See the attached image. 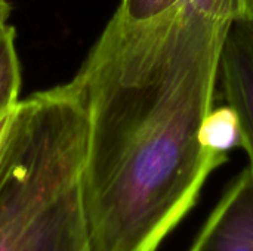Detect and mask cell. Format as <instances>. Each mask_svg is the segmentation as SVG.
<instances>
[{"mask_svg": "<svg viewBox=\"0 0 253 251\" xmlns=\"http://www.w3.org/2000/svg\"><path fill=\"white\" fill-rule=\"evenodd\" d=\"M230 27L185 3L144 24L111 18L74 75L87 108L92 251H159L228 161L200 130Z\"/></svg>", "mask_w": 253, "mask_h": 251, "instance_id": "obj_1", "label": "cell"}, {"mask_svg": "<svg viewBox=\"0 0 253 251\" xmlns=\"http://www.w3.org/2000/svg\"><path fill=\"white\" fill-rule=\"evenodd\" d=\"M87 132L76 78L19 101L0 155V251H92Z\"/></svg>", "mask_w": 253, "mask_h": 251, "instance_id": "obj_2", "label": "cell"}, {"mask_svg": "<svg viewBox=\"0 0 253 251\" xmlns=\"http://www.w3.org/2000/svg\"><path fill=\"white\" fill-rule=\"evenodd\" d=\"M188 251H253V167L225 188Z\"/></svg>", "mask_w": 253, "mask_h": 251, "instance_id": "obj_3", "label": "cell"}, {"mask_svg": "<svg viewBox=\"0 0 253 251\" xmlns=\"http://www.w3.org/2000/svg\"><path fill=\"white\" fill-rule=\"evenodd\" d=\"M219 87L239 115L243 145L253 167V22L231 24L221 55Z\"/></svg>", "mask_w": 253, "mask_h": 251, "instance_id": "obj_4", "label": "cell"}, {"mask_svg": "<svg viewBox=\"0 0 253 251\" xmlns=\"http://www.w3.org/2000/svg\"><path fill=\"white\" fill-rule=\"evenodd\" d=\"M200 141L209 152L228 158L233 149L243 145L237 112L228 104L213 107L202 124Z\"/></svg>", "mask_w": 253, "mask_h": 251, "instance_id": "obj_5", "label": "cell"}, {"mask_svg": "<svg viewBox=\"0 0 253 251\" xmlns=\"http://www.w3.org/2000/svg\"><path fill=\"white\" fill-rule=\"evenodd\" d=\"M21 70L15 49V30L9 24L0 30V114L19 104Z\"/></svg>", "mask_w": 253, "mask_h": 251, "instance_id": "obj_6", "label": "cell"}, {"mask_svg": "<svg viewBox=\"0 0 253 251\" xmlns=\"http://www.w3.org/2000/svg\"><path fill=\"white\" fill-rule=\"evenodd\" d=\"M179 3L181 0H120L113 18L122 24H144L168 13Z\"/></svg>", "mask_w": 253, "mask_h": 251, "instance_id": "obj_7", "label": "cell"}, {"mask_svg": "<svg viewBox=\"0 0 253 251\" xmlns=\"http://www.w3.org/2000/svg\"><path fill=\"white\" fill-rule=\"evenodd\" d=\"M194 9L234 22H253V0H181Z\"/></svg>", "mask_w": 253, "mask_h": 251, "instance_id": "obj_8", "label": "cell"}, {"mask_svg": "<svg viewBox=\"0 0 253 251\" xmlns=\"http://www.w3.org/2000/svg\"><path fill=\"white\" fill-rule=\"evenodd\" d=\"M13 111L15 109H12L9 112H4V114H0V155H1V151H3V146H4V141H6L9 127H10Z\"/></svg>", "mask_w": 253, "mask_h": 251, "instance_id": "obj_9", "label": "cell"}, {"mask_svg": "<svg viewBox=\"0 0 253 251\" xmlns=\"http://www.w3.org/2000/svg\"><path fill=\"white\" fill-rule=\"evenodd\" d=\"M10 13V6L7 0H0V30L7 25V16Z\"/></svg>", "mask_w": 253, "mask_h": 251, "instance_id": "obj_10", "label": "cell"}]
</instances>
